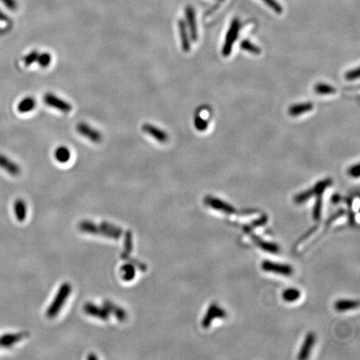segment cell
<instances>
[{"mask_svg":"<svg viewBox=\"0 0 360 360\" xmlns=\"http://www.w3.org/2000/svg\"><path fill=\"white\" fill-rule=\"evenodd\" d=\"M240 29V21H239L238 18H235L231 23L230 27H229L228 32H227L224 45H223V49H222V54L224 57H228L230 55L235 41L237 40Z\"/></svg>","mask_w":360,"mask_h":360,"instance_id":"6da1fadb","label":"cell"},{"mask_svg":"<svg viewBox=\"0 0 360 360\" xmlns=\"http://www.w3.org/2000/svg\"><path fill=\"white\" fill-rule=\"evenodd\" d=\"M70 292H71V286L70 284H65L61 286L60 289L58 290V294L55 297V300H54V302L52 303L50 309H48L47 315L50 318L55 317L58 314V311L63 306L65 300L69 297Z\"/></svg>","mask_w":360,"mask_h":360,"instance_id":"7a4b0ae2","label":"cell"},{"mask_svg":"<svg viewBox=\"0 0 360 360\" xmlns=\"http://www.w3.org/2000/svg\"><path fill=\"white\" fill-rule=\"evenodd\" d=\"M44 102L48 106L55 109V110L61 111V112L67 114L72 111L71 104L65 99H61L53 93H46L44 96Z\"/></svg>","mask_w":360,"mask_h":360,"instance_id":"3957f363","label":"cell"},{"mask_svg":"<svg viewBox=\"0 0 360 360\" xmlns=\"http://www.w3.org/2000/svg\"><path fill=\"white\" fill-rule=\"evenodd\" d=\"M262 268L265 272L276 273L280 276H290L293 273V268L288 264H279L276 262L265 261L262 263Z\"/></svg>","mask_w":360,"mask_h":360,"instance_id":"277c9868","label":"cell"},{"mask_svg":"<svg viewBox=\"0 0 360 360\" xmlns=\"http://www.w3.org/2000/svg\"><path fill=\"white\" fill-rule=\"evenodd\" d=\"M76 130L78 131V134L82 135V136L85 137V138H87L88 139H90V141L93 142V143H100L102 141V139H103V135L99 132V130H95L94 128L91 127L90 124L83 123V122H81V123H78L77 124Z\"/></svg>","mask_w":360,"mask_h":360,"instance_id":"5b68a950","label":"cell"},{"mask_svg":"<svg viewBox=\"0 0 360 360\" xmlns=\"http://www.w3.org/2000/svg\"><path fill=\"white\" fill-rule=\"evenodd\" d=\"M225 317H226V312L218 306L217 304H212L206 312V314L202 321V325L205 329H208L215 319H223Z\"/></svg>","mask_w":360,"mask_h":360,"instance_id":"8992f818","label":"cell"},{"mask_svg":"<svg viewBox=\"0 0 360 360\" xmlns=\"http://www.w3.org/2000/svg\"><path fill=\"white\" fill-rule=\"evenodd\" d=\"M185 18V23L187 27H188V32H189V36H190L191 39L195 42L198 39L197 21H196L195 9L190 5L186 6Z\"/></svg>","mask_w":360,"mask_h":360,"instance_id":"52a82bcc","label":"cell"},{"mask_svg":"<svg viewBox=\"0 0 360 360\" xmlns=\"http://www.w3.org/2000/svg\"><path fill=\"white\" fill-rule=\"evenodd\" d=\"M142 130L145 134H149L150 136L153 137L154 139H156L157 141L159 143H166L168 141V135L164 130L159 129L157 126L151 124V123H145L142 125Z\"/></svg>","mask_w":360,"mask_h":360,"instance_id":"ba28073f","label":"cell"},{"mask_svg":"<svg viewBox=\"0 0 360 360\" xmlns=\"http://www.w3.org/2000/svg\"><path fill=\"white\" fill-rule=\"evenodd\" d=\"M205 203L208 206H210L211 208L225 213V214H228V215H232L236 212L235 207L228 204L226 202L223 201L221 199H217V198L208 196L205 199Z\"/></svg>","mask_w":360,"mask_h":360,"instance_id":"9c48e42d","label":"cell"},{"mask_svg":"<svg viewBox=\"0 0 360 360\" xmlns=\"http://www.w3.org/2000/svg\"><path fill=\"white\" fill-rule=\"evenodd\" d=\"M178 28H179V37L181 40L182 49L184 52H188L191 48L190 36L188 34V27L184 19H179L178 22Z\"/></svg>","mask_w":360,"mask_h":360,"instance_id":"30bf717a","label":"cell"},{"mask_svg":"<svg viewBox=\"0 0 360 360\" xmlns=\"http://www.w3.org/2000/svg\"><path fill=\"white\" fill-rule=\"evenodd\" d=\"M0 168L14 176H18L21 172L20 167L15 162L3 155H0Z\"/></svg>","mask_w":360,"mask_h":360,"instance_id":"8fae6325","label":"cell"},{"mask_svg":"<svg viewBox=\"0 0 360 360\" xmlns=\"http://www.w3.org/2000/svg\"><path fill=\"white\" fill-rule=\"evenodd\" d=\"M315 343V335L314 333H309L305 337L304 344L302 345V349L300 350V354L298 356L299 359H305L309 358L311 350L313 349V346Z\"/></svg>","mask_w":360,"mask_h":360,"instance_id":"7c38bea8","label":"cell"},{"mask_svg":"<svg viewBox=\"0 0 360 360\" xmlns=\"http://www.w3.org/2000/svg\"><path fill=\"white\" fill-rule=\"evenodd\" d=\"M313 109V104L311 102L307 103H297L291 105L289 109V114L290 116L296 117L304 113L309 112Z\"/></svg>","mask_w":360,"mask_h":360,"instance_id":"4fadbf2b","label":"cell"},{"mask_svg":"<svg viewBox=\"0 0 360 360\" xmlns=\"http://www.w3.org/2000/svg\"><path fill=\"white\" fill-rule=\"evenodd\" d=\"M36 107V100L33 97H25L18 103L17 110L21 114L31 112Z\"/></svg>","mask_w":360,"mask_h":360,"instance_id":"5bb4252c","label":"cell"},{"mask_svg":"<svg viewBox=\"0 0 360 360\" xmlns=\"http://www.w3.org/2000/svg\"><path fill=\"white\" fill-rule=\"evenodd\" d=\"M251 236H252L253 241L255 242V244H257L258 246L261 248L262 249L272 253H276L280 251V248L277 244L270 243V242L264 241V240L257 237L256 235H252Z\"/></svg>","mask_w":360,"mask_h":360,"instance_id":"9a60e30c","label":"cell"},{"mask_svg":"<svg viewBox=\"0 0 360 360\" xmlns=\"http://www.w3.org/2000/svg\"><path fill=\"white\" fill-rule=\"evenodd\" d=\"M54 157L58 163H67L71 158V152L66 146H59L54 151Z\"/></svg>","mask_w":360,"mask_h":360,"instance_id":"2e32d148","label":"cell"},{"mask_svg":"<svg viewBox=\"0 0 360 360\" xmlns=\"http://www.w3.org/2000/svg\"><path fill=\"white\" fill-rule=\"evenodd\" d=\"M335 309L340 312L344 311L351 310V309H357L358 307V302L356 300H338L335 303Z\"/></svg>","mask_w":360,"mask_h":360,"instance_id":"e0dca14e","label":"cell"},{"mask_svg":"<svg viewBox=\"0 0 360 360\" xmlns=\"http://www.w3.org/2000/svg\"><path fill=\"white\" fill-rule=\"evenodd\" d=\"M315 195H317V192H316L315 188L313 187V188H309L308 190L304 191V192L300 193L299 195H296L295 197H294V202L298 204H303V203L308 201L310 198L315 196Z\"/></svg>","mask_w":360,"mask_h":360,"instance_id":"ac0fdd59","label":"cell"},{"mask_svg":"<svg viewBox=\"0 0 360 360\" xmlns=\"http://www.w3.org/2000/svg\"><path fill=\"white\" fill-rule=\"evenodd\" d=\"M301 296L300 291L297 289H285L283 293L282 297L286 302H295Z\"/></svg>","mask_w":360,"mask_h":360,"instance_id":"d6986e66","label":"cell"},{"mask_svg":"<svg viewBox=\"0 0 360 360\" xmlns=\"http://www.w3.org/2000/svg\"><path fill=\"white\" fill-rule=\"evenodd\" d=\"M314 91L320 95H329L336 93L335 88L328 83H317L314 87Z\"/></svg>","mask_w":360,"mask_h":360,"instance_id":"ffe728a7","label":"cell"},{"mask_svg":"<svg viewBox=\"0 0 360 360\" xmlns=\"http://www.w3.org/2000/svg\"><path fill=\"white\" fill-rule=\"evenodd\" d=\"M84 310L86 311L87 313H89V314L95 316V317H98V318H108L107 314H106L105 312H104L103 309H99V308H97V306L93 305V304H87V305L84 307Z\"/></svg>","mask_w":360,"mask_h":360,"instance_id":"44dd1931","label":"cell"},{"mask_svg":"<svg viewBox=\"0 0 360 360\" xmlns=\"http://www.w3.org/2000/svg\"><path fill=\"white\" fill-rule=\"evenodd\" d=\"M240 46H241L242 50H246V51L249 52L251 54L258 55V54H260L261 53V49L258 47L257 45H253V43H251L248 39H244V40L242 41Z\"/></svg>","mask_w":360,"mask_h":360,"instance_id":"7402d4cb","label":"cell"},{"mask_svg":"<svg viewBox=\"0 0 360 360\" xmlns=\"http://www.w3.org/2000/svg\"><path fill=\"white\" fill-rule=\"evenodd\" d=\"M316 196H317V200L313 209V218L315 220H319L321 219V215H322L323 194H320Z\"/></svg>","mask_w":360,"mask_h":360,"instance_id":"603a6c76","label":"cell"},{"mask_svg":"<svg viewBox=\"0 0 360 360\" xmlns=\"http://www.w3.org/2000/svg\"><path fill=\"white\" fill-rule=\"evenodd\" d=\"M52 56L51 54L48 52H44L41 54H38V58H37V63L42 68H47L49 65L51 63Z\"/></svg>","mask_w":360,"mask_h":360,"instance_id":"cb8c5ba5","label":"cell"},{"mask_svg":"<svg viewBox=\"0 0 360 360\" xmlns=\"http://www.w3.org/2000/svg\"><path fill=\"white\" fill-rule=\"evenodd\" d=\"M38 54L39 53L37 50H33V51L29 53L27 55H25V58H24V63H25V66L29 67L30 65L35 63L36 61H37V58H38Z\"/></svg>","mask_w":360,"mask_h":360,"instance_id":"d4e9b609","label":"cell"},{"mask_svg":"<svg viewBox=\"0 0 360 360\" xmlns=\"http://www.w3.org/2000/svg\"><path fill=\"white\" fill-rule=\"evenodd\" d=\"M123 278L126 281H130L131 279L134 277V268L130 265H124L122 268Z\"/></svg>","mask_w":360,"mask_h":360,"instance_id":"484cf974","label":"cell"},{"mask_svg":"<svg viewBox=\"0 0 360 360\" xmlns=\"http://www.w3.org/2000/svg\"><path fill=\"white\" fill-rule=\"evenodd\" d=\"M268 7L273 9V11H276L277 14H281L283 12V8L276 0H263Z\"/></svg>","mask_w":360,"mask_h":360,"instance_id":"4316f807","label":"cell"},{"mask_svg":"<svg viewBox=\"0 0 360 360\" xmlns=\"http://www.w3.org/2000/svg\"><path fill=\"white\" fill-rule=\"evenodd\" d=\"M359 68H356V69H353V70L347 72L346 74H345V78H346L347 80H355V79H358L359 78Z\"/></svg>","mask_w":360,"mask_h":360,"instance_id":"83f0119b","label":"cell"},{"mask_svg":"<svg viewBox=\"0 0 360 360\" xmlns=\"http://www.w3.org/2000/svg\"><path fill=\"white\" fill-rule=\"evenodd\" d=\"M16 213H17V215L18 217L20 218L21 219H24L25 216V205L23 201L21 200H18L17 203H16Z\"/></svg>","mask_w":360,"mask_h":360,"instance_id":"f1b7e54d","label":"cell"},{"mask_svg":"<svg viewBox=\"0 0 360 360\" xmlns=\"http://www.w3.org/2000/svg\"><path fill=\"white\" fill-rule=\"evenodd\" d=\"M5 5V7L11 11H15L18 9V3L16 0H0Z\"/></svg>","mask_w":360,"mask_h":360,"instance_id":"f546056e","label":"cell"},{"mask_svg":"<svg viewBox=\"0 0 360 360\" xmlns=\"http://www.w3.org/2000/svg\"><path fill=\"white\" fill-rule=\"evenodd\" d=\"M195 127L198 130H200V131H203V130H206L208 123L206 122L204 119H202L200 117H196L195 120Z\"/></svg>","mask_w":360,"mask_h":360,"instance_id":"4dcf8cb0","label":"cell"},{"mask_svg":"<svg viewBox=\"0 0 360 360\" xmlns=\"http://www.w3.org/2000/svg\"><path fill=\"white\" fill-rule=\"evenodd\" d=\"M349 174L350 176L353 178H358L359 177V164L357 163L355 165L352 166L349 170Z\"/></svg>","mask_w":360,"mask_h":360,"instance_id":"1f68e13d","label":"cell"},{"mask_svg":"<svg viewBox=\"0 0 360 360\" xmlns=\"http://www.w3.org/2000/svg\"><path fill=\"white\" fill-rule=\"evenodd\" d=\"M0 21L5 22L9 25H12V21L10 18H9V16L6 15L1 9H0Z\"/></svg>","mask_w":360,"mask_h":360,"instance_id":"d6a6232c","label":"cell"},{"mask_svg":"<svg viewBox=\"0 0 360 360\" xmlns=\"http://www.w3.org/2000/svg\"><path fill=\"white\" fill-rule=\"evenodd\" d=\"M10 28H11V27L0 28V35H2V34H6V33H7V32L9 31V29H10Z\"/></svg>","mask_w":360,"mask_h":360,"instance_id":"836d02e7","label":"cell"}]
</instances>
